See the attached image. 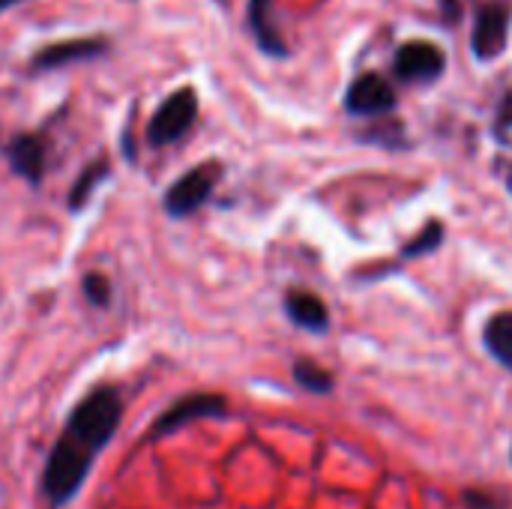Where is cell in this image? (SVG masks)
Returning <instances> with one entry per match:
<instances>
[{
    "label": "cell",
    "instance_id": "obj_18",
    "mask_svg": "<svg viewBox=\"0 0 512 509\" xmlns=\"http://www.w3.org/2000/svg\"><path fill=\"white\" fill-rule=\"evenodd\" d=\"M81 288H84V297L93 306H108L111 303V282L102 273H87L84 282H81Z\"/></svg>",
    "mask_w": 512,
    "mask_h": 509
},
{
    "label": "cell",
    "instance_id": "obj_22",
    "mask_svg": "<svg viewBox=\"0 0 512 509\" xmlns=\"http://www.w3.org/2000/svg\"><path fill=\"white\" fill-rule=\"evenodd\" d=\"M507 186H510L512 192V165H507Z\"/></svg>",
    "mask_w": 512,
    "mask_h": 509
},
{
    "label": "cell",
    "instance_id": "obj_10",
    "mask_svg": "<svg viewBox=\"0 0 512 509\" xmlns=\"http://www.w3.org/2000/svg\"><path fill=\"white\" fill-rule=\"evenodd\" d=\"M285 315L309 333H327V327H330L327 303L303 288H291L285 294Z\"/></svg>",
    "mask_w": 512,
    "mask_h": 509
},
{
    "label": "cell",
    "instance_id": "obj_11",
    "mask_svg": "<svg viewBox=\"0 0 512 509\" xmlns=\"http://www.w3.org/2000/svg\"><path fill=\"white\" fill-rule=\"evenodd\" d=\"M270 9H273V0H249V30L258 42V48L270 57H288V45L285 39L279 36L273 18H270Z\"/></svg>",
    "mask_w": 512,
    "mask_h": 509
},
{
    "label": "cell",
    "instance_id": "obj_7",
    "mask_svg": "<svg viewBox=\"0 0 512 509\" xmlns=\"http://www.w3.org/2000/svg\"><path fill=\"white\" fill-rule=\"evenodd\" d=\"M228 414V402L225 396L216 393H198V396H186L177 405H171L153 426V435H171L177 429H183L186 423L195 420H207V417H225Z\"/></svg>",
    "mask_w": 512,
    "mask_h": 509
},
{
    "label": "cell",
    "instance_id": "obj_17",
    "mask_svg": "<svg viewBox=\"0 0 512 509\" xmlns=\"http://www.w3.org/2000/svg\"><path fill=\"white\" fill-rule=\"evenodd\" d=\"M462 504L465 509H510V501L504 495L489 492V489H465Z\"/></svg>",
    "mask_w": 512,
    "mask_h": 509
},
{
    "label": "cell",
    "instance_id": "obj_21",
    "mask_svg": "<svg viewBox=\"0 0 512 509\" xmlns=\"http://www.w3.org/2000/svg\"><path fill=\"white\" fill-rule=\"evenodd\" d=\"M15 3H18V0H0V12H6V9L15 6Z\"/></svg>",
    "mask_w": 512,
    "mask_h": 509
},
{
    "label": "cell",
    "instance_id": "obj_16",
    "mask_svg": "<svg viewBox=\"0 0 512 509\" xmlns=\"http://www.w3.org/2000/svg\"><path fill=\"white\" fill-rule=\"evenodd\" d=\"M444 225L441 222H429L405 249H402V255L405 258H423V255H429V252H435V249H441V243H444Z\"/></svg>",
    "mask_w": 512,
    "mask_h": 509
},
{
    "label": "cell",
    "instance_id": "obj_5",
    "mask_svg": "<svg viewBox=\"0 0 512 509\" xmlns=\"http://www.w3.org/2000/svg\"><path fill=\"white\" fill-rule=\"evenodd\" d=\"M345 111L354 117H384L396 111V90L381 72H360L345 90Z\"/></svg>",
    "mask_w": 512,
    "mask_h": 509
},
{
    "label": "cell",
    "instance_id": "obj_3",
    "mask_svg": "<svg viewBox=\"0 0 512 509\" xmlns=\"http://www.w3.org/2000/svg\"><path fill=\"white\" fill-rule=\"evenodd\" d=\"M219 177H222V165H219V162H201V165L189 168V171H186L180 180H174L171 189L165 192V201H162V204H165V213H168L171 219H186V216H192L195 210H201V207L210 201V195H213Z\"/></svg>",
    "mask_w": 512,
    "mask_h": 509
},
{
    "label": "cell",
    "instance_id": "obj_23",
    "mask_svg": "<svg viewBox=\"0 0 512 509\" xmlns=\"http://www.w3.org/2000/svg\"><path fill=\"white\" fill-rule=\"evenodd\" d=\"M510 456H512V453H510Z\"/></svg>",
    "mask_w": 512,
    "mask_h": 509
},
{
    "label": "cell",
    "instance_id": "obj_9",
    "mask_svg": "<svg viewBox=\"0 0 512 509\" xmlns=\"http://www.w3.org/2000/svg\"><path fill=\"white\" fill-rule=\"evenodd\" d=\"M108 48L105 39H66V42H57V45H48L42 48L33 60H30V69L33 72H42V69H60L66 63H78V60H90V57H99L102 51Z\"/></svg>",
    "mask_w": 512,
    "mask_h": 509
},
{
    "label": "cell",
    "instance_id": "obj_20",
    "mask_svg": "<svg viewBox=\"0 0 512 509\" xmlns=\"http://www.w3.org/2000/svg\"><path fill=\"white\" fill-rule=\"evenodd\" d=\"M447 15L456 18V0H447Z\"/></svg>",
    "mask_w": 512,
    "mask_h": 509
},
{
    "label": "cell",
    "instance_id": "obj_4",
    "mask_svg": "<svg viewBox=\"0 0 512 509\" xmlns=\"http://www.w3.org/2000/svg\"><path fill=\"white\" fill-rule=\"evenodd\" d=\"M393 69H396V78L405 84H432L444 75L447 54H444V48H438L435 42H426V39L405 42L396 51Z\"/></svg>",
    "mask_w": 512,
    "mask_h": 509
},
{
    "label": "cell",
    "instance_id": "obj_14",
    "mask_svg": "<svg viewBox=\"0 0 512 509\" xmlns=\"http://www.w3.org/2000/svg\"><path fill=\"white\" fill-rule=\"evenodd\" d=\"M294 381H297L303 390L318 393V396H327V393H333V387H336L333 375H330L324 366L312 363V360H297V363H294Z\"/></svg>",
    "mask_w": 512,
    "mask_h": 509
},
{
    "label": "cell",
    "instance_id": "obj_1",
    "mask_svg": "<svg viewBox=\"0 0 512 509\" xmlns=\"http://www.w3.org/2000/svg\"><path fill=\"white\" fill-rule=\"evenodd\" d=\"M120 417L123 402L114 387H96L75 405L42 474V495L51 507H66L78 495L96 456L114 438Z\"/></svg>",
    "mask_w": 512,
    "mask_h": 509
},
{
    "label": "cell",
    "instance_id": "obj_19",
    "mask_svg": "<svg viewBox=\"0 0 512 509\" xmlns=\"http://www.w3.org/2000/svg\"><path fill=\"white\" fill-rule=\"evenodd\" d=\"M512 129V93H504L498 111H495V138L507 141V132Z\"/></svg>",
    "mask_w": 512,
    "mask_h": 509
},
{
    "label": "cell",
    "instance_id": "obj_12",
    "mask_svg": "<svg viewBox=\"0 0 512 509\" xmlns=\"http://www.w3.org/2000/svg\"><path fill=\"white\" fill-rule=\"evenodd\" d=\"M483 342L486 351L512 372V312H498L486 321L483 327Z\"/></svg>",
    "mask_w": 512,
    "mask_h": 509
},
{
    "label": "cell",
    "instance_id": "obj_6",
    "mask_svg": "<svg viewBox=\"0 0 512 509\" xmlns=\"http://www.w3.org/2000/svg\"><path fill=\"white\" fill-rule=\"evenodd\" d=\"M510 42V9L501 3H489L477 12L471 30V51L477 60H495L504 54Z\"/></svg>",
    "mask_w": 512,
    "mask_h": 509
},
{
    "label": "cell",
    "instance_id": "obj_13",
    "mask_svg": "<svg viewBox=\"0 0 512 509\" xmlns=\"http://www.w3.org/2000/svg\"><path fill=\"white\" fill-rule=\"evenodd\" d=\"M105 177H108V159H96V162H90V165L78 174V180L72 183V189H69V198H66L69 210H81V207L90 201V195L96 192V186H99Z\"/></svg>",
    "mask_w": 512,
    "mask_h": 509
},
{
    "label": "cell",
    "instance_id": "obj_2",
    "mask_svg": "<svg viewBox=\"0 0 512 509\" xmlns=\"http://www.w3.org/2000/svg\"><path fill=\"white\" fill-rule=\"evenodd\" d=\"M198 120V93L192 87H180L153 111L147 123V141L153 147H168L180 141Z\"/></svg>",
    "mask_w": 512,
    "mask_h": 509
},
{
    "label": "cell",
    "instance_id": "obj_15",
    "mask_svg": "<svg viewBox=\"0 0 512 509\" xmlns=\"http://www.w3.org/2000/svg\"><path fill=\"white\" fill-rule=\"evenodd\" d=\"M360 141H372V144H381L387 150H405L408 147L405 126L399 120H381V123H375L369 132L360 135Z\"/></svg>",
    "mask_w": 512,
    "mask_h": 509
},
{
    "label": "cell",
    "instance_id": "obj_8",
    "mask_svg": "<svg viewBox=\"0 0 512 509\" xmlns=\"http://www.w3.org/2000/svg\"><path fill=\"white\" fill-rule=\"evenodd\" d=\"M6 159H9V165H12V171L18 174V177H24L27 183H42V177H45V159H48V144H45V138H39V135H27V132H21V135H15L9 144H6Z\"/></svg>",
    "mask_w": 512,
    "mask_h": 509
}]
</instances>
